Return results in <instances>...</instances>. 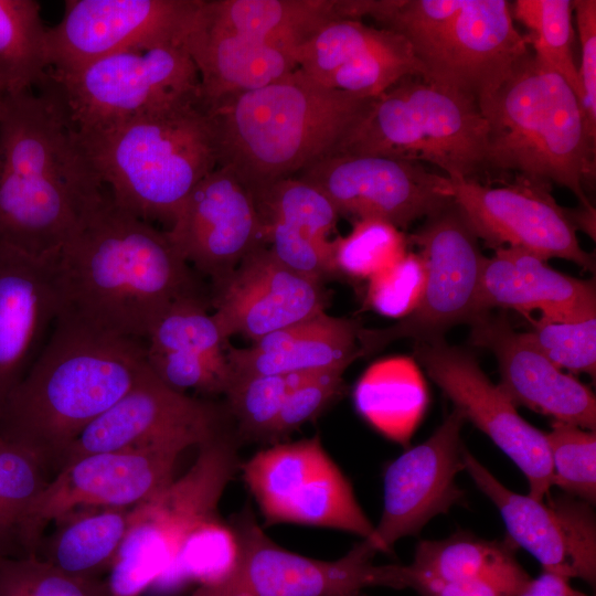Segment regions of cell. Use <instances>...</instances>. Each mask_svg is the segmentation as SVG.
<instances>
[{
	"instance_id": "obj_1",
	"label": "cell",
	"mask_w": 596,
	"mask_h": 596,
	"mask_svg": "<svg viewBox=\"0 0 596 596\" xmlns=\"http://www.w3.org/2000/svg\"><path fill=\"white\" fill-rule=\"evenodd\" d=\"M54 280L58 319L143 341L173 302L201 295L167 232L106 193L58 251Z\"/></svg>"
},
{
	"instance_id": "obj_2",
	"label": "cell",
	"mask_w": 596,
	"mask_h": 596,
	"mask_svg": "<svg viewBox=\"0 0 596 596\" xmlns=\"http://www.w3.org/2000/svg\"><path fill=\"white\" fill-rule=\"evenodd\" d=\"M6 95L0 119V242L34 256L61 249L104 185L49 79Z\"/></svg>"
},
{
	"instance_id": "obj_3",
	"label": "cell",
	"mask_w": 596,
	"mask_h": 596,
	"mask_svg": "<svg viewBox=\"0 0 596 596\" xmlns=\"http://www.w3.org/2000/svg\"><path fill=\"white\" fill-rule=\"evenodd\" d=\"M148 369L146 341L57 318L40 355L2 409L0 436L56 473L81 433Z\"/></svg>"
},
{
	"instance_id": "obj_4",
	"label": "cell",
	"mask_w": 596,
	"mask_h": 596,
	"mask_svg": "<svg viewBox=\"0 0 596 596\" xmlns=\"http://www.w3.org/2000/svg\"><path fill=\"white\" fill-rule=\"evenodd\" d=\"M371 100L326 87L297 67L211 108L219 166L254 198L334 153Z\"/></svg>"
},
{
	"instance_id": "obj_5",
	"label": "cell",
	"mask_w": 596,
	"mask_h": 596,
	"mask_svg": "<svg viewBox=\"0 0 596 596\" xmlns=\"http://www.w3.org/2000/svg\"><path fill=\"white\" fill-rule=\"evenodd\" d=\"M76 134L111 199L168 230L193 188L219 166L214 118L201 92Z\"/></svg>"
},
{
	"instance_id": "obj_6",
	"label": "cell",
	"mask_w": 596,
	"mask_h": 596,
	"mask_svg": "<svg viewBox=\"0 0 596 596\" xmlns=\"http://www.w3.org/2000/svg\"><path fill=\"white\" fill-rule=\"evenodd\" d=\"M487 123L488 172H515L572 191L593 206L596 141L572 87L530 52L510 76L478 102Z\"/></svg>"
},
{
	"instance_id": "obj_7",
	"label": "cell",
	"mask_w": 596,
	"mask_h": 596,
	"mask_svg": "<svg viewBox=\"0 0 596 596\" xmlns=\"http://www.w3.org/2000/svg\"><path fill=\"white\" fill-rule=\"evenodd\" d=\"M486 150L487 123L476 100L409 76L371 100L334 153L428 163L450 179L477 181L488 172Z\"/></svg>"
},
{
	"instance_id": "obj_8",
	"label": "cell",
	"mask_w": 596,
	"mask_h": 596,
	"mask_svg": "<svg viewBox=\"0 0 596 596\" xmlns=\"http://www.w3.org/2000/svg\"><path fill=\"white\" fill-rule=\"evenodd\" d=\"M198 447L195 461L182 477L131 508L107 578L110 596H139L155 585L190 532L219 515L223 492L240 471L237 440L221 430Z\"/></svg>"
},
{
	"instance_id": "obj_9",
	"label": "cell",
	"mask_w": 596,
	"mask_h": 596,
	"mask_svg": "<svg viewBox=\"0 0 596 596\" xmlns=\"http://www.w3.org/2000/svg\"><path fill=\"white\" fill-rule=\"evenodd\" d=\"M228 523L237 540L233 566L190 596H347L373 586L407 588L405 565H375L376 552L365 540L336 561H320L274 542L249 505Z\"/></svg>"
},
{
	"instance_id": "obj_10",
	"label": "cell",
	"mask_w": 596,
	"mask_h": 596,
	"mask_svg": "<svg viewBox=\"0 0 596 596\" xmlns=\"http://www.w3.org/2000/svg\"><path fill=\"white\" fill-rule=\"evenodd\" d=\"M49 75L77 132L99 130L201 92L184 45L130 49Z\"/></svg>"
},
{
	"instance_id": "obj_11",
	"label": "cell",
	"mask_w": 596,
	"mask_h": 596,
	"mask_svg": "<svg viewBox=\"0 0 596 596\" xmlns=\"http://www.w3.org/2000/svg\"><path fill=\"white\" fill-rule=\"evenodd\" d=\"M240 471L267 525L327 528L363 540L373 534L350 481L318 435L276 443L241 462Z\"/></svg>"
},
{
	"instance_id": "obj_12",
	"label": "cell",
	"mask_w": 596,
	"mask_h": 596,
	"mask_svg": "<svg viewBox=\"0 0 596 596\" xmlns=\"http://www.w3.org/2000/svg\"><path fill=\"white\" fill-rule=\"evenodd\" d=\"M408 242L418 247L426 267L422 299L396 324L383 329L361 328V356L403 338L414 341L444 338L450 328L470 324L480 316L479 289L486 256L455 201L426 217L408 236Z\"/></svg>"
},
{
	"instance_id": "obj_13",
	"label": "cell",
	"mask_w": 596,
	"mask_h": 596,
	"mask_svg": "<svg viewBox=\"0 0 596 596\" xmlns=\"http://www.w3.org/2000/svg\"><path fill=\"white\" fill-rule=\"evenodd\" d=\"M295 177L319 189L339 215L381 220L401 231L454 202L448 177L384 156L334 153Z\"/></svg>"
},
{
	"instance_id": "obj_14",
	"label": "cell",
	"mask_w": 596,
	"mask_h": 596,
	"mask_svg": "<svg viewBox=\"0 0 596 596\" xmlns=\"http://www.w3.org/2000/svg\"><path fill=\"white\" fill-rule=\"evenodd\" d=\"M414 358L465 417L486 434L522 471L529 496L550 494L552 467L546 435L532 426L499 385L482 371L476 355L445 338L415 341Z\"/></svg>"
},
{
	"instance_id": "obj_15",
	"label": "cell",
	"mask_w": 596,
	"mask_h": 596,
	"mask_svg": "<svg viewBox=\"0 0 596 596\" xmlns=\"http://www.w3.org/2000/svg\"><path fill=\"white\" fill-rule=\"evenodd\" d=\"M202 0H68L47 29L50 72L137 47L184 45Z\"/></svg>"
},
{
	"instance_id": "obj_16",
	"label": "cell",
	"mask_w": 596,
	"mask_h": 596,
	"mask_svg": "<svg viewBox=\"0 0 596 596\" xmlns=\"http://www.w3.org/2000/svg\"><path fill=\"white\" fill-rule=\"evenodd\" d=\"M450 189L455 203L487 246L518 247L544 260L563 258L594 272V255L581 247L566 207L555 201L550 184L520 175L503 185L455 178Z\"/></svg>"
},
{
	"instance_id": "obj_17",
	"label": "cell",
	"mask_w": 596,
	"mask_h": 596,
	"mask_svg": "<svg viewBox=\"0 0 596 596\" xmlns=\"http://www.w3.org/2000/svg\"><path fill=\"white\" fill-rule=\"evenodd\" d=\"M464 470L498 509L507 539L529 552L543 571L581 578L595 586L596 518L592 504L562 493L538 500L500 482L469 450L462 451Z\"/></svg>"
},
{
	"instance_id": "obj_18",
	"label": "cell",
	"mask_w": 596,
	"mask_h": 596,
	"mask_svg": "<svg viewBox=\"0 0 596 596\" xmlns=\"http://www.w3.org/2000/svg\"><path fill=\"white\" fill-rule=\"evenodd\" d=\"M531 52L505 0H464L455 19L417 55L423 79L478 102Z\"/></svg>"
},
{
	"instance_id": "obj_19",
	"label": "cell",
	"mask_w": 596,
	"mask_h": 596,
	"mask_svg": "<svg viewBox=\"0 0 596 596\" xmlns=\"http://www.w3.org/2000/svg\"><path fill=\"white\" fill-rule=\"evenodd\" d=\"M185 449L164 445L96 453L62 467L33 508L31 554H36L46 525L67 511L87 507L131 509L157 494L173 480L175 462Z\"/></svg>"
},
{
	"instance_id": "obj_20",
	"label": "cell",
	"mask_w": 596,
	"mask_h": 596,
	"mask_svg": "<svg viewBox=\"0 0 596 596\" xmlns=\"http://www.w3.org/2000/svg\"><path fill=\"white\" fill-rule=\"evenodd\" d=\"M221 423L220 408L170 389L149 368L118 402L81 433L62 467L96 453L199 446L222 430Z\"/></svg>"
},
{
	"instance_id": "obj_21",
	"label": "cell",
	"mask_w": 596,
	"mask_h": 596,
	"mask_svg": "<svg viewBox=\"0 0 596 596\" xmlns=\"http://www.w3.org/2000/svg\"><path fill=\"white\" fill-rule=\"evenodd\" d=\"M465 423L454 408L429 438L386 466L382 515L372 536L364 539L376 553L390 552L398 540L417 535L433 518L465 502L456 482L464 470Z\"/></svg>"
},
{
	"instance_id": "obj_22",
	"label": "cell",
	"mask_w": 596,
	"mask_h": 596,
	"mask_svg": "<svg viewBox=\"0 0 596 596\" xmlns=\"http://www.w3.org/2000/svg\"><path fill=\"white\" fill-rule=\"evenodd\" d=\"M166 232L184 260L209 276L214 286L248 253L266 245L252 193L223 166L193 188Z\"/></svg>"
},
{
	"instance_id": "obj_23",
	"label": "cell",
	"mask_w": 596,
	"mask_h": 596,
	"mask_svg": "<svg viewBox=\"0 0 596 596\" xmlns=\"http://www.w3.org/2000/svg\"><path fill=\"white\" fill-rule=\"evenodd\" d=\"M212 313L223 338L240 334L253 342L326 311L323 281L283 264L266 245L248 253L214 286Z\"/></svg>"
},
{
	"instance_id": "obj_24",
	"label": "cell",
	"mask_w": 596,
	"mask_h": 596,
	"mask_svg": "<svg viewBox=\"0 0 596 596\" xmlns=\"http://www.w3.org/2000/svg\"><path fill=\"white\" fill-rule=\"evenodd\" d=\"M297 67L321 85L373 99L403 78L423 76L408 42L361 20L328 23L295 54Z\"/></svg>"
},
{
	"instance_id": "obj_25",
	"label": "cell",
	"mask_w": 596,
	"mask_h": 596,
	"mask_svg": "<svg viewBox=\"0 0 596 596\" xmlns=\"http://www.w3.org/2000/svg\"><path fill=\"white\" fill-rule=\"evenodd\" d=\"M470 326V344L494 354L498 385L517 407L595 430L596 398L590 389L556 368L505 315L486 312Z\"/></svg>"
},
{
	"instance_id": "obj_26",
	"label": "cell",
	"mask_w": 596,
	"mask_h": 596,
	"mask_svg": "<svg viewBox=\"0 0 596 596\" xmlns=\"http://www.w3.org/2000/svg\"><path fill=\"white\" fill-rule=\"evenodd\" d=\"M57 253L34 256L0 242V415L58 316Z\"/></svg>"
},
{
	"instance_id": "obj_27",
	"label": "cell",
	"mask_w": 596,
	"mask_h": 596,
	"mask_svg": "<svg viewBox=\"0 0 596 596\" xmlns=\"http://www.w3.org/2000/svg\"><path fill=\"white\" fill-rule=\"evenodd\" d=\"M478 306L480 316L500 308L539 311L546 321L582 320L596 316L595 281L562 274L522 248L499 247L485 259Z\"/></svg>"
},
{
	"instance_id": "obj_28",
	"label": "cell",
	"mask_w": 596,
	"mask_h": 596,
	"mask_svg": "<svg viewBox=\"0 0 596 596\" xmlns=\"http://www.w3.org/2000/svg\"><path fill=\"white\" fill-rule=\"evenodd\" d=\"M254 201L266 244L283 264L321 281L337 275L329 235L340 215L319 189L291 177L270 184Z\"/></svg>"
},
{
	"instance_id": "obj_29",
	"label": "cell",
	"mask_w": 596,
	"mask_h": 596,
	"mask_svg": "<svg viewBox=\"0 0 596 596\" xmlns=\"http://www.w3.org/2000/svg\"><path fill=\"white\" fill-rule=\"evenodd\" d=\"M359 321L326 311L272 332L248 348L226 345L225 358L234 374L310 373L348 368L361 356Z\"/></svg>"
},
{
	"instance_id": "obj_30",
	"label": "cell",
	"mask_w": 596,
	"mask_h": 596,
	"mask_svg": "<svg viewBox=\"0 0 596 596\" xmlns=\"http://www.w3.org/2000/svg\"><path fill=\"white\" fill-rule=\"evenodd\" d=\"M201 8L184 47L195 64L201 95L210 108L297 68L292 54L209 22Z\"/></svg>"
},
{
	"instance_id": "obj_31",
	"label": "cell",
	"mask_w": 596,
	"mask_h": 596,
	"mask_svg": "<svg viewBox=\"0 0 596 596\" xmlns=\"http://www.w3.org/2000/svg\"><path fill=\"white\" fill-rule=\"evenodd\" d=\"M201 12L217 26L294 56L328 23L348 19L344 0H203Z\"/></svg>"
},
{
	"instance_id": "obj_32",
	"label": "cell",
	"mask_w": 596,
	"mask_h": 596,
	"mask_svg": "<svg viewBox=\"0 0 596 596\" xmlns=\"http://www.w3.org/2000/svg\"><path fill=\"white\" fill-rule=\"evenodd\" d=\"M504 540H486L457 531L441 540H423L406 565L409 576L439 581L485 579L517 596L530 581Z\"/></svg>"
},
{
	"instance_id": "obj_33",
	"label": "cell",
	"mask_w": 596,
	"mask_h": 596,
	"mask_svg": "<svg viewBox=\"0 0 596 596\" xmlns=\"http://www.w3.org/2000/svg\"><path fill=\"white\" fill-rule=\"evenodd\" d=\"M130 510L87 507L67 511L53 520L54 529L41 539L36 555L72 575L102 577L117 557Z\"/></svg>"
},
{
	"instance_id": "obj_34",
	"label": "cell",
	"mask_w": 596,
	"mask_h": 596,
	"mask_svg": "<svg viewBox=\"0 0 596 596\" xmlns=\"http://www.w3.org/2000/svg\"><path fill=\"white\" fill-rule=\"evenodd\" d=\"M423 380L413 360L389 358L361 376L353 398L359 414L385 436L403 441L425 405Z\"/></svg>"
},
{
	"instance_id": "obj_35",
	"label": "cell",
	"mask_w": 596,
	"mask_h": 596,
	"mask_svg": "<svg viewBox=\"0 0 596 596\" xmlns=\"http://www.w3.org/2000/svg\"><path fill=\"white\" fill-rule=\"evenodd\" d=\"M47 29L35 0H0V92L17 95L49 78Z\"/></svg>"
},
{
	"instance_id": "obj_36",
	"label": "cell",
	"mask_w": 596,
	"mask_h": 596,
	"mask_svg": "<svg viewBox=\"0 0 596 596\" xmlns=\"http://www.w3.org/2000/svg\"><path fill=\"white\" fill-rule=\"evenodd\" d=\"M46 473L33 454L0 436V555L31 554L30 521Z\"/></svg>"
},
{
	"instance_id": "obj_37",
	"label": "cell",
	"mask_w": 596,
	"mask_h": 596,
	"mask_svg": "<svg viewBox=\"0 0 596 596\" xmlns=\"http://www.w3.org/2000/svg\"><path fill=\"white\" fill-rule=\"evenodd\" d=\"M512 18L526 30L532 54L560 74L581 98L578 70L574 62L573 1L517 0Z\"/></svg>"
},
{
	"instance_id": "obj_38",
	"label": "cell",
	"mask_w": 596,
	"mask_h": 596,
	"mask_svg": "<svg viewBox=\"0 0 596 596\" xmlns=\"http://www.w3.org/2000/svg\"><path fill=\"white\" fill-rule=\"evenodd\" d=\"M307 374L265 375L230 372L223 394L226 397L227 411L237 423L240 436L252 440L274 441L284 402Z\"/></svg>"
},
{
	"instance_id": "obj_39",
	"label": "cell",
	"mask_w": 596,
	"mask_h": 596,
	"mask_svg": "<svg viewBox=\"0 0 596 596\" xmlns=\"http://www.w3.org/2000/svg\"><path fill=\"white\" fill-rule=\"evenodd\" d=\"M226 340L202 295L173 302L159 319L146 340V351H177L196 354L226 365Z\"/></svg>"
},
{
	"instance_id": "obj_40",
	"label": "cell",
	"mask_w": 596,
	"mask_h": 596,
	"mask_svg": "<svg viewBox=\"0 0 596 596\" xmlns=\"http://www.w3.org/2000/svg\"><path fill=\"white\" fill-rule=\"evenodd\" d=\"M333 242L337 275L369 280L407 252L408 237L394 225L375 219L354 221L351 232Z\"/></svg>"
},
{
	"instance_id": "obj_41",
	"label": "cell",
	"mask_w": 596,
	"mask_h": 596,
	"mask_svg": "<svg viewBox=\"0 0 596 596\" xmlns=\"http://www.w3.org/2000/svg\"><path fill=\"white\" fill-rule=\"evenodd\" d=\"M237 540L228 522L219 515L201 523L183 540L170 568L156 584L171 585L196 579L200 585L214 582L233 566Z\"/></svg>"
},
{
	"instance_id": "obj_42",
	"label": "cell",
	"mask_w": 596,
	"mask_h": 596,
	"mask_svg": "<svg viewBox=\"0 0 596 596\" xmlns=\"http://www.w3.org/2000/svg\"><path fill=\"white\" fill-rule=\"evenodd\" d=\"M552 485L589 504L596 502V433L554 421L545 433Z\"/></svg>"
},
{
	"instance_id": "obj_43",
	"label": "cell",
	"mask_w": 596,
	"mask_h": 596,
	"mask_svg": "<svg viewBox=\"0 0 596 596\" xmlns=\"http://www.w3.org/2000/svg\"><path fill=\"white\" fill-rule=\"evenodd\" d=\"M0 596H110L107 579L66 573L40 558L0 555Z\"/></svg>"
},
{
	"instance_id": "obj_44",
	"label": "cell",
	"mask_w": 596,
	"mask_h": 596,
	"mask_svg": "<svg viewBox=\"0 0 596 596\" xmlns=\"http://www.w3.org/2000/svg\"><path fill=\"white\" fill-rule=\"evenodd\" d=\"M524 332L556 368L573 373L596 371V316L575 321L536 320Z\"/></svg>"
},
{
	"instance_id": "obj_45",
	"label": "cell",
	"mask_w": 596,
	"mask_h": 596,
	"mask_svg": "<svg viewBox=\"0 0 596 596\" xmlns=\"http://www.w3.org/2000/svg\"><path fill=\"white\" fill-rule=\"evenodd\" d=\"M365 306L387 318H404L419 304L426 267L418 253L406 252L396 263L370 278Z\"/></svg>"
},
{
	"instance_id": "obj_46",
	"label": "cell",
	"mask_w": 596,
	"mask_h": 596,
	"mask_svg": "<svg viewBox=\"0 0 596 596\" xmlns=\"http://www.w3.org/2000/svg\"><path fill=\"white\" fill-rule=\"evenodd\" d=\"M345 369L332 368L305 375L284 402L275 428L274 443L315 419L344 394Z\"/></svg>"
},
{
	"instance_id": "obj_47",
	"label": "cell",
	"mask_w": 596,
	"mask_h": 596,
	"mask_svg": "<svg viewBox=\"0 0 596 596\" xmlns=\"http://www.w3.org/2000/svg\"><path fill=\"white\" fill-rule=\"evenodd\" d=\"M581 44L579 105L589 137L596 141V1L574 0Z\"/></svg>"
},
{
	"instance_id": "obj_48",
	"label": "cell",
	"mask_w": 596,
	"mask_h": 596,
	"mask_svg": "<svg viewBox=\"0 0 596 596\" xmlns=\"http://www.w3.org/2000/svg\"><path fill=\"white\" fill-rule=\"evenodd\" d=\"M407 585L421 596H513L485 579L439 581L407 574Z\"/></svg>"
},
{
	"instance_id": "obj_49",
	"label": "cell",
	"mask_w": 596,
	"mask_h": 596,
	"mask_svg": "<svg viewBox=\"0 0 596 596\" xmlns=\"http://www.w3.org/2000/svg\"><path fill=\"white\" fill-rule=\"evenodd\" d=\"M517 596H588L570 584L562 575L543 571L538 577L530 578Z\"/></svg>"
},
{
	"instance_id": "obj_50",
	"label": "cell",
	"mask_w": 596,
	"mask_h": 596,
	"mask_svg": "<svg viewBox=\"0 0 596 596\" xmlns=\"http://www.w3.org/2000/svg\"><path fill=\"white\" fill-rule=\"evenodd\" d=\"M3 102H4V95L0 92V119H1L2 109H3Z\"/></svg>"
},
{
	"instance_id": "obj_51",
	"label": "cell",
	"mask_w": 596,
	"mask_h": 596,
	"mask_svg": "<svg viewBox=\"0 0 596 596\" xmlns=\"http://www.w3.org/2000/svg\"><path fill=\"white\" fill-rule=\"evenodd\" d=\"M347 596H366L363 592H356Z\"/></svg>"
}]
</instances>
